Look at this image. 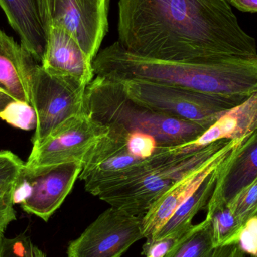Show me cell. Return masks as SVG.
Masks as SVG:
<instances>
[{
	"instance_id": "obj_22",
	"label": "cell",
	"mask_w": 257,
	"mask_h": 257,
	"mask_svg": "<svg viewBox=\"0 0 257 257\" xmlns=\"http://www.w3.org/2000/svg\"><path fill=\"white\" fill-rule=\"evenodd\" d=\"M0 257H45V254L25 233L13 238L0 235Z\"/></svg>"
},
{
	"instance_id": "obj_28",
	"label": "cell",
	"mask_w": 257,
	"mask_h": 257,
	"mask_svg": "<svg viewBox=\"0 0 257 257\" xmlns=\"http://www.w3.org/2000/svg\"><path fill=\"white\" fill-rule=\"evenodd\" d=\"M211 257H245V254L240 250L238 243H232L214 248Z\"/></svg>"
},
{
	"instance_id": "obj_15",
	"label": "cell",
	"mask_w": 257,
	"mask_h": 257,
	"mask_svg": "<svg viewBox=\"0 0 257 257\" xmlns=\"http://www.w3.org/2000/svg\"><path fill=\"white\" fill-rule=\"evenodd\" d=\"M38 63L13 38L0 30V89L32 105L31 78Z\"/></svg>"
},
{
	"instance_id": "obj_1",
	"label": "cell",
	"mask_w": 257,
	"mask_h": 257,
	"mask_svg": "<svg viewBox=\"0 0 257 257\" xmlns=\"http://www.w3.org/2000/svg\"><path fill=\"white\" fill-rule=\"evenodd\" d=\"M119 39L136 55L180 63L257 57L226 0H119Z\"/></svg>"
},
{
	"instance_id": "obj_8",
	"label": "cell",
	"mask_w": 257,
	"mask_h": 257,
	"mask_svg": "<svg viewBox=\"0 0 257 257\" xmlns=\"http://www.w3.org/2000/svg\"><path fill=\"white\" fill-rule=\"evenodd\" d=\"M47 30L69 32L93 61L108 29L109 0H39Z\"/></svg>"
},
{
	"instance_id": "obj_6",
	"label": "cell",
	"mask_w": 257,
	"mask_h": 257,
	"mask_svg": "<svg viewBox=\"0 0 257 257\" xmlns=\"http://www.w3.org/2000/svg\"><path fill=\"white\" fill-rule=\"evenodd\" d=\"M79 162L24 169L12 193L14 205L48 222L72 191L82 170Z\"/></svg>"
},
{
	"instance_id": "obj_21",
	"label": "cell",
	"mask_w": 257,
	"mask_h": 257,
	"mask_svg": "<svg viewBox=\"0 0 257 257\" xmlns=\"http://www.w3.org/2000/svg\"><path fill=\"white\" fill-rule=\"evenodd\" d=\"M25 163L9 151H0V196L12 195Z\"/></svg>"
},
{
	"instance_id": "obj_12",
	"label": "cell",
	"mask_w": 257,
	"mask_h": 257,
	"mask_svg": "<svg viewBox=\"0 0 257 257\" xmlns=\"http://www.w3.org/2000/svg\"><path fill=\"white\" fill-rule=\"evenodd\" d=\"M41 66L51 75L87 88L94 78L93 61L63 27L51 25Z\"/></svg>"
},
{
	"instance_id": "obj_11",
	"label": "cell",
	"mask_w": 257,
	"mask_h": 257,
	"mask_svg": "<svg viewBox=\"0 0 257 257\" xmlns=\"http://www.w3.org/2000/svg\"><path fill=\"white\" fill-rule=\"evenodd\" d=\"M248 137L240 140L229 141L212 157L189 171L181 179L166 190L142 217L144 238L147 239L154 238L184 201L187 200L200 187L203 181L220 166L228 154Z\"/></svg>"
},
{
	"instance_id": "obj_19",
	"label": "cell",
	"mask_w": 257,
	"mask_h": 257,
	"mask_svg": "<svg viewBox=\"0 0 257 257\" xmlns=\"http://www.w3.org/2000/svg\"><path fill=\"white\" fill-rule=\"evenodd\" d=\"M205 218L211 220V240L214 248L224 245L241 228L226 205Z\"/></svg>"
},
{
	"instance_id": "obj_23",
	"label": "cell",
	"mask_w": 257,
	"mask_h": 257,
	"mask_svg": "<svg viewBox=\"0 0 257 257\" xmlns=\"http://www.w3.org/2000/svg\"><path fill=\"white\" fill-rule=\"evenodd\" d=\"M0 118L15 127L31 130L36 127V111L32 105L20 101H14L3 112Z\"/></svg>"
},
{
	"instance_id": "obj_29",
	"label": "cell",
	"mask_w": 257,
	"mask_h": 257,
	"mask_svg": "<svg viewBox=\"0 0 257 257\" xmlns=\"http://www.w3.org/2000/svg\"><path fill=\"white\" fill-rule=\"evenodd\" d=\"M238 10L243 12L257 13V0H226Z\"/></svg>"
},
{
	"instance_id": "obj_3",
	"label": "cell",
	"mask_w": 257,
	"mask_h": 257,
	"mask_svg": "<svg viewBox=\"0 0 257 257\" xmlns=\"http://www.w3.org/2000/svg\"><path fill=\"white\" fill-rule=\"evenodd\" d=\"M108 127V133L87 154L78 177L84 182L86 191L96 197L172 157L168 146L160 145L149 158L136 157L126 142L127 130L117 126Z\"/></svg>"
},
{
	"instance_id": "obj_30",
	"label": "cell",
	"mask_w": 257,
	"mask_h": 257,
	"mask_svg": "<svg viewBox=\"0 0 257 257\" xmlns=\"http://www.w3.org/2000/svg\"><path fill=\"white\" fill-rule=\"evenodd\" d=\"M14 101H15V99L10 95L0 90V113L3 112Z\"/></svg>"
},
{
	"instance_id": "obj_13",
	"label": "cell",
	"mask_w": 257,
	"mask_h": 257,
	"mask_svg": "<svg viewBox=\"0 0 257 257\" xmlns=\"http://www.w3.org/2000/svg\"><path fill=\"white\" fill-rule=\"evenodd\" d=\"M256 177L257 131L235 147L220 165L215 187L206 207V217L225 206Z\"/></svg>"
},
{
	"instance_id": "obj_18",
	"label": "cell",
	"mask_w": 257,
	"mask_h": 257,
	"mask_svg": "<svg viewBox=\"0 0 257 257\" xmlns=\"http://www.w3.org/2000/svg\"><path fill=\"white\" fill-rule=\"evenodd\" d=\"M214 250L211 220L205 218L201 223L194 225L165 257H211Z\"/></svg>"
},
{
	"instance_id": "obj_2",
	"label": "cell",
	"mask_w": 257,
	"mask_h": 257,
	"mask_svg": "<svg viewBox=\"0 0 257 257\" xmlns=\"http://www.w3.org/2000/svg\"><path fill=\"white\" fill-rule=\"evenodd\" d=\"M84 108L99 123L146 133L160 146L191 142L207 130L194 122L175 118L138 103L124 93L119 81L102 77L93 78L86 88Z\"/></svg>"
},
{
	"instance_id": "obj_16",
	"label": "cell",
	"mask_w": 257,
	"mask_h": 257,
	"mask_svg": "<svg viewBox=\"0 0 257 257\" xmlns=\"http://www.w3.org/2000/svg\"><path fill=\"white\" fill-rule=\"evenodd\" d=\"M8 21L21 44L37 63H42L48 38L39 0H0Z\"/></svg>"
},
{
	"instance_id": "obj_31",
	"label": "cell",
	"mask_w": 257,
	"mask_h": 257,
	"mask_svg": "<svg viewBox=\"0 0 257 257\" xmlns=\"http://www.w3.org/2000/svg\"><path fill=\"white\" fill-rule=\"evenodd\" d=\"M256 215H257V212H256ZM256 214H255V215H256Z\"/></svg>"
},
{
	"instance_id": "obj_32",
	"label": "cell",
	"mask_w": 257,
	"mask_h": 257,
	"mask_svg": "<svg viewBox=\"0 0 257 257\" xmlns=\"http://www.w3.org/2000/svg\"><path fill=\"white\" fill-rule=\"evenodd\" d=\"M0 90H1V89H0Z\"/></svg>"
},
{
	"instance_id": "obj_10",
	"label": "cell",
	"mask_w": 257,
	"mask_h": 257,
	"mask_svg": "<svg viewBox=\"0 0 257 257\" xmlns=\"http://www.w3.org/2000/svg\"><path fill=\"white\" fill-rule=\"evenodd\" d=\"M108 131V126L92 118L84 110L54 130L42 143L33 147L25 166L83 163L92 148Z\"/></svg>"
},
{
	"instance_id": "obj_26",
	"label": "cell",
	"mask_w": 257,
	"mask_h": 257,
	"mask_svg": "<svg viewBox=\"0 0 257 257\" xmlns=\"http://www.w3.org/2000/svg\"><path fill=\"white\" fill-rule=\"evenodd\" d=\"M186 235L166 237L158 240L147 239L142 247V255L145 257H165Z\"/></svg>"
},
{
	"instance_id": "obj_9",
	"label": "cell",
	"mask_w": 257,
	"mask_h": 257,
	"mask_svg": "<svg viewBox=\"0 0 257 257\" xmlns=\"http://www.w3.org/2000/svg\"><path fill=\"white\" fill-rule=\"evenodd\" d=\"M144 238L142 217L108 208L78 238L70 241L67 257H120Z\"/></svg>"
},
{
	"instance_id": "obj_7",
	"label": "cell",
	"mask_w": 257,
	"mask_h": 257,
	"mask_svg": "<svg viewBox=\"0 0 257 257\" xmlns=\"http://www.w3.org/2000/svg\"><path fill=\"white\" fill-rule=\"evenodd\" d=\"M32 106L36 111L33 147L42 143L65 122L84 111L86 89L51 75L38 64L31 78Z\"/></svg>"
},
{
	"instance_id": "obj_27",
	"label": "cell",
	"mask_w": 257,
	"mask_h": 257,
	"mask_svg": "<svg viewBox=\"0 0 257 257\" xmlns=\"http://www.w3.org/2000/svg\"><path fill=\"white\" fill-rule=\"evenodd\" d=\"M16 219L12 195L0 196V235L4 234L8 226Z\"/></svg>"
},
{
	"instance_id": "obj_17",
	"label": "cell",
	"mask_w": 257,
	"mask_h": 257,
	"mask_svg": "<svg viewBox=\"0 0 257 257\" xmlns=\"http://www.w3.org/2000/svg\"><path fill=\"white\" fill-rule=\"evenodd\" d=\"M220 166L203 181L200 187L187 200L184 201L160 232L154 238L148 239L158 240L169 236H183L191 230L194 226L193 220L195 216L201 210L206 208L211 199L217 182Z\"/></svg>"
},
{
	"instance_id": "obj_5",
	"label": "cell",
	"mask_w": 257,
	"mask_h": 257,
	"mask_svg": "<svg viewBox=\"0 0 257 257\" xmlns=\"http://www.w3.org/2000/svg\"><path fill=\"white\" fill-rule=\"evenodd\" d=\"M120 82L124 93L141 105L177 119L208 128L242 101L211 96L169 84L142 79Z\"/></svg>"
},
{
	"instance_id": "obj_25",
	"label": "cell",
	"mask_w": 257,
	"mask_h": 257,
	"mask_svg": "<svg viewBox=\"0 0 257 257\" xmlns=\"http://www.w3.org/2000/svg\"><path fill=\"white\" fill-rule=\"evenodd\" d=\"M126 142L131 152L143 159L152 157L159 148V144L153 136L142 132H128Z\"/></svg>"
},
{
	"instance_id": "obj_20",
	"label": "cell",
	"mask_w": 257,
	"mask_h": 257,
	"mask_svg": "<svg viewBox=\"0 0 257 257\" xmlns=\"http://www.w3.org/2000/svg\"><path fill=\"white\" fill-rule=\"evenodd\" d=\"M226 206L235 216L240 227L257 212V177L241 189Z\"/></svg>"
},
{
	"instance_id": "obj_24",
	"label": "cell",
	"mask_w": 257,
	"mask_h": 257,
	"mask_svg": "<svg viewBox=\"0 0 257 257\" xmlns=\"http://www.w3.org/2000/svg\"><path fill=\"white\" fill-rule=\"evenodd\" d=\"M238 243L240 250L244 254L251 257H257V215L252 216L248 219L238 232L226 244Z\"/></svg>"
},
{
	"instance_id": "obj_14",
	"label": "cell",
	"mask_w": 257,
	"mask_h": 257,
	"mask_svg": "<svg viewBox=\"0 0 257 257\" xmlns=\"http://www.w3.org/2000/svg\"><path fill=\"white\" fill-rule=\"evenodd\" d=\"M257 131V93L225 112L191 142L168 146L171 155L179 156L202 149L218 141L240 140Z\"/></svg>"
},
{
	"instance_id": "obj_4",
	"label": "cell",
	"mask_w": 257,
	"mask_h": 257,
	"mask_svg": "<svg viewBox=\"0 0 257 257\" xmlns=\"http://www.w3.org/2000/svg\"><path fill=\"white\" fill-rule=\"evenodd\" d=\"M228 142L218 141L194 152L172 156L137 178L106 190L97 197L112 208L143 217L172 184L212 157Z\"/></svg>"
}]
</instances>
